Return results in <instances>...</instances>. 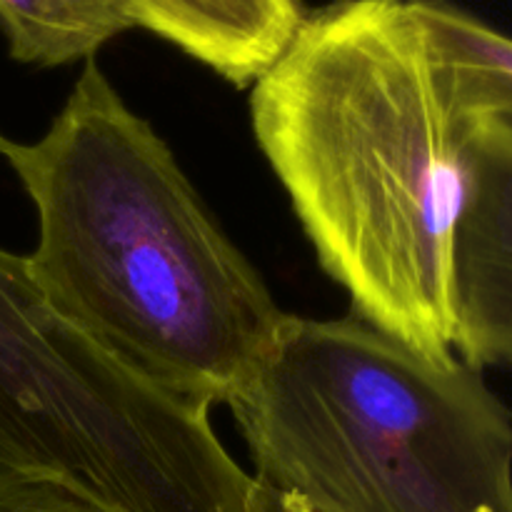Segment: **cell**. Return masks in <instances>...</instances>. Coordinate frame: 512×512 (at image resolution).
<instances>
[{
  "mask_svg": "<svg viewBox=\"0 0 512 512\" xmlns=\"http://www.w3.org/2000/svg\"><path fill=\"white\" fill-rule=\"evenodd\" d=\"M250 118L355 318L428 358H455L463 123L410 0H335L305 15L253 83Z\"/></svg>",
  "mask_w": 512,
  "mask_h": 512,
  "instance_id": "obj_1",
  "label": "cell"
},
{
  "mask_svg": "<svg viewBox=\"0 0 512 512\" xmlns=\"http://www.w3.org/2000/svg\"><path fill=\"white\" fill-rule=\"evenodd\" d=\"M0 155L38 213L25 263L55 313L160 393L228 405L285 313L100 65L43 138Z\"/></svg>",
  "mask_w": 512,
  "mask_h": 512,
  "instance_id": "obj_2",
  "label": "cell"
},
{
  "mask_svg": "<svg viewBox=\"0 0 512 512\" xmlns=\"http://www.w3.org/2000/svg\"><path fill=\"white\" fill-rule=\"evenodd\" d=\"M228 408L255 483L318 512H512V413L483 373L360 318L285 315Z\"/></svg>",
  "mask_w": 512,
  "mask_h": 512,
  "instance_id": "obj_3",
  "label": "cell"
},
{
  "mask_svg": "<svg viewBox=\"0 0 512 512\" xmlns=\"http://www.w3.org/2000/svg\"><path fill=\"white\" fill-rule=\"evenodd\" d=\"M190 438V413L55 313L23 255L0 248V460L98 512H143Z\"/></svg>",
  "mask_w": 512,
  "mask_h": 512,
  "instance_id": "obj_4",
  "label": "cell"
},
{
  "mask_svg": "<svg viewBox=\"0 0 512 512\" xmlns=\"http://www.w3.org/2000/svg\"><path fill=\"white\" fill-rule=\"evenodd\" d=\"M465 200L453 238V350L512 370V128L463 123Z\"/></svg>",
  "mask_w": 512,
  "mask_h": 512,
  "instance_id": "obj_5",
  "label": "cell"
},
{
  "mask_svg": "<svg viewBox=\"0 0 512 512\" xmlns=\"http://www.w3.org/2000/svg\"><path fill=\"white\" fill-rule=\"evenodd\" d=\"M145 28L220 78L253 85L280 58L305 13L298 0H120Z\"/></svg>",
  "mask_w": 512,
  "mask_h": 512,
  "instance_id": "obj_6",
  "label": "cell"
},
{
  "mask_svg": "<svg viewBox=\"0 0 512 512\" xmlns=\"http://www.w3.org/2000/svg\"><path fill=\"white\" fill-rule=\"evenodd\" d=\"M410 8L455 120L493 118L512 128V35L448 0H410Z\"/></svg>",
  "mask_w": 512,
  "mask_h": 512,
  "instance_id": "obj_7",
  "label": "cell"
},
{
  "mask_svg": "<svg viewBox=\"0 0 512 512\" xmlns=\"http://www.w3.org/2000/svg\"><path fill=\"white\" fill-rule=\"evenodd\" d=\"M133 28L120 0H0V33L10 58L38 68L93 60Z\"/></svg>",
  "mask_w": 512,
  "mask_h": 512,
  "instance_id": "obj_8",
  "label": "cell"
},
{
  "mask_svg": "<svg viewBox=\"0 0 512 512\" xmlns=\"http://www.w3.org/2000/svg\"><path fill=\"white\" fill-rule=\"evenodd\" d=\"M0 512H98L55 480L0 460Z\"/></svg>",
  "mask_w": 512,
  "mask_h": 512,
  "instance_id": "obj_9",
  "label": "cell"
},
{
  "mask_svg": "<svg viewBox=\"0 0 512 512\" xmlns=\"http://www.w3.org/2000/svg\"><path fill=\"white\" fill-rule=\"evenodd\" d=\"M250 512H318V510L308 508V505L298 503V500L285 498V495L255 483L253 500H250Z\"/></svg>",
  "mask_w": 512,
  "mask_h": 512,
  "instance_id": "obj_10",
  "label": "cell"
},
{
  "mask_svg": "<svg viewBox=\"0 0 512 512\" xmlns=\"http://www.w3.org/2000/svg\"><path fill=\"white\" fill-rule=\"evenodd\" d=\"M3 143H5V138H3V135H0V150H3Z\"/></svg>",
  "mask_w": 512,
  "mask_h": 512,
  "instance_id": "obj_11",
  "label": "cell"
}]
</instances>
